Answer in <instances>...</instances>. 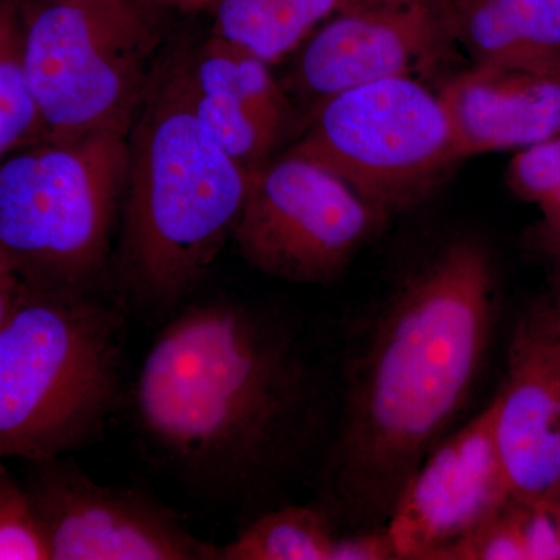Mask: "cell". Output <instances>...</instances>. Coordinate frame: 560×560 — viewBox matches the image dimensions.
I'll use <instances>...</instances> for the list:
<instances>
[{
  "instance_id": "19",
  "label": "cell",
  "mask_w": 560,
  "mask_h": 560,
  "mask_svg": "<svg viewBox=\"0 0 560 560\" xmlns=\"http://www.w3.org/2000/svg\"><path fill=\"white\" fill-rule=\"evenodd\" d=\"M506 178L512 191L539 206L550 228L560 232V135L518 150Z\"/></svg>"
},
{
  "instance_id": "21",
  "label": "cell",
  "mask_w": 560,
  "mask_h": 560,
  "mask_svg": "<svg viewBox=\"0 0 560 560\" xmlns=\"http://www.w3.org/2000/svg\"><path fill=\"white\" fill-rule=\"evenodd\" d=\"M396 547L388 529H371L352 536L337 537L330 560H397Z\"/></svg>"
},
{
  "instance_id": "7",
  "label": "cell",
  "mask_w": 560,
  "mask_h": 560,
  "mask_svg": "<svg viewBox=\"0 0 560 560\" xmlns=\"http://www.w3.org/2000/svg\"><path fill=\"white\" fill-rule=\"evenodd\" d=\"M289 153L345 180L383 223L422 201L463 161L440 94L416 77L372 81L323 98Z\"/></svg>"
},
{
  "instance_id": "2",
  "label": "cell",
  "mask_w": 560,
  "mask_h": 560,
  "mask_svg": "<svg viewBox=\"0 0 560 560\" xmlns=\"http://www.w3.org/2000/svg\"><path fill=\"white\" fill-rule=\"evenodd\" d=\"M482 246L456 241L390 298L350 375L326 492L353 522L388 521L411 475L466 404L492 324Z\"/></svg>"
},
{
  "instance_id": "15",
  "label": "cell",
  "mask_w": 560,
  "mask_h": 560,
  "mask_svg": "<svg viewBox=\"0 0 560 560\" xmlns=\"http://www.w3.org/2000/svg\"><path fill=\"white\" fill-rule=\"evenodd\" d=\"M452 24L475 65L560 66V0H452Z\"/></svg>"
},
{
  "instance_id": "13",
  "label": "cell",
  "mask_w": 560,
  "mask_h": 560,
  "mask_svg": "<svg viewBox=\"0 0 560 560\" xmlns=\"http://www.w3.org/2000/svg\"><path fill=\"white\" fill-rule=\"evenodd\" d=\"M183 70L202 130L249 175L261 167L289 117L270 65L213 36Z\"/></svg>"
},
{
  "instance_id": "14",
  "label": "cell",
  "mask_w": 560,
  "mask_h": 560,
  "mask_svg": "<svg viewBox=\"0 0 560 560\" xmlns=\"http://www.w3.org/2000/svg\"><path fill=\"white\" fill-rule=\"evenodd\" d=\"M490 404L492 436L512 497L548 501L560 490L558 386L545 364H530Z\"/></svg>"
},
{
  "instance_id": "4",
  "label": "cell",
  "mask_w": 560,
  "mask_h": 560,
  "mask_svg": "<svg viewBox=\"0 0 560 560\" xmlns=\"http://www.w3.org/2000/svg\"><path fill=\"white\" fill-rule=\"evenodd\" d=\"M124 330L92 293L22 285L0 326V460L61 458L97 440L119 397Z\"/></svg>"
},
{
  "instance_id": "3",
  "label": "cell",
  "mask_w": 560,
  "mask_h": 560,
  "mask_svg": "<svg viewBox=\"0 0 560 560\" xmlns=\"http://www.w3.org/2000/svg\"><path fill=\"white\" fill-rule=\"evenodd\" d=\"M248 184L249 173L202 130L176 70L130 142L119 271L135 307L162 318L186 304L232 238Z\"/></svg>"
},
{
  "instance_id": "10",
  "label": "cell",
  "mask_w": 560,
  "mask_h": 560,
  "mask_svg": "<svg viewBox=\"0 0 560 560\" xmlns=\"http://www.w3.org/2000/svg\"><path fill=\"white\" fill-rule=\"evenodd\" d=\"M452 40V0H359L313 33L291 80L323 101L372 81L416 77Z\"/></svg>"
},
{
  "instance_id": "8",
  "label": "cell",
  "mask_w": 560,
  "mask_h": 560,
  "mask_svg": "<svg viewBox=\"0 0 560 560\" xmlns=\"http://www.w3.org/2000/svg\"><path fill=\"white\" fill-rule=\"evenodd\" d=\"M382 224L345 180L287 153L250 173L232 238L243 259L264 275L323 285L345 271Z\"/></svg>"
},
{
  "instance_id": "11",
  "label": "cell",
  "mask_w": 560,
  "mask_h": 560,
  "mask_svg": "<svg viewBox=\"0 0 560 560\" xmlns=\"http://www.w3.org/2000/svg\"><path fill=\"white\" fill-rule=\"evenodd\" d=\"M492 436V410L434 445L401 490L388 529L400 560H438L510 503Z\"/></svg>"
},
{
  "instance_id": "22",
  "label": "cell",
  "mask_w": 560,
  "mask_h": 560,
  "mask_svg": "<svg viewBox=\"0 0 560 560\" xmlns=\"http://www.w3.org/2000/svg\"><path fill=\"white\" fill-rule=\"evenodd\" d=\"M24 283L10 267L9 260L0 253V326L13 311Z\"/></svg>"
},
{
  "instance_id": "5",
  "label": "cell",
  "mask_w": 560,
  "mask_h": 560,
  "mask_svg": "<svg viewBox=\"0 0 560 560\" xmlns=\"http://www.w3.org/2000/svg\"><path fill=\"white\" fill-rule=\"evenodd\" d=\"M128 132L40 140L0 162V253L24 285L95 289L127 189Z\"/></svg>"
},
{
  "instance_id": "1",
  "label": "cell",
  "mask_w": 560,
  "mask_h": 560,
  "mask_svg": "<svg viewBox=\"0 0 560 560\" xmlns=\"http://www.w3.org/2000/svg\"><path fill=\"white\" fill-rule=\"evenodd\" d=\"M151 458L197 499L245 504L307 455L319 390L282 316L217 298L180 305L153 341L132 388Z\"/></svg>"
},
{
  "instance_id": "20",
  "label": "cell",
  "mask_w": 560,
  "mask_h": 560,
  "mask_svg": "<svg viewBox=\"0 0 560 560\" xmlns=\"http://www.w3.org/2000/svg\"><path fill=\"white\" fill-rule=\"evenodd\" d=\"M0 560H51L49 541L24 485L0 460Z\"/></svg>"
},
{
  "instance_id": "18",
  "label": "cell",
  "mask_w": 560,
  "mask_h": 560,
  "mask_svg": "<svg viewBox=\"0 0 560 560\" xmlns=\"http://www.w3.org/2000/svg\"><path fill=\"white\" fill-rule=\"evenodd\" d=\"M22 28L16 0H0V162L39 131L22 57Z\"/></svg>"
},
{
  "instance_id": "17",
  "label": "cell",
  "mask_w": 560,
  "mask_h": 560,
  "mask_svg": "<svg viewBox=\"0 0 560 560\" xmlns=\"http://www.w3.org/2000/svg\"><path fill=\"white\" fill-rule=\"evenodd\" d=\"M337 537L326 511L285 504L261 512L220 555L221 560H330Z\"/></svg>"
},
{
  "instance_id": "24",
  "label": "cell",
  "mask_w": 560,
  "mask_h": 560,
  "mask_svg": "<svg viewBox=\"0 0 560 560\" xmlns=\"http://www.w3.org/2000/svg\"><path fill=\"white\" fill-rule=\"evenodd\" d=\"M556 386H558V441H559V463H560V372L555 374Z\"/></svg>"
},
{
  "instance_id": "16",
  "label": "cell",
  "mask_w": 560,
  "mask_h": 560,
  "mask_svg": "<svg viewBox=\"0 0 560 560\" xmlns=\"http://www.w3.org/2000/svg\"><path fill=\"white\" fill-rule=\"evenodd\" d=\"M359 0H215L213 36L275 65Z\"/></svg>"
},
{
  "instance_id": "12",
  "label": "cell",
  "mask_w": 560,
  "mask_h": 560,
  "mask_svg": "<svg viewBox=\"0 0 560 560\" xmlns=\"http://www.w3.org/2000/svg\"><path fill=\"white\" fill-rule=\"evenodd\" d=\"M460 160L560 135V66L482 62L440 92Z\"/></svg>"
},
{
  "instance_id": "6",
  "label": "cell",
  "mask_w": 560,
  "mask_h": 560,
  "mask_svg": "<svg viewBox=\"0 0 560 560\" xmlns=\"http://www.w3.org/2000/svg\"><path fill=\"white\" fill-rule=\"evenodd\" d=\"M22 25L40 140L130 131L153 47L132 0H38Z\"/></svg>"
},
{
  "instance_id": "9",
  "label": "cell",
  "mask_w": 560,
  "mask_h": 560,
  "mask_svg": "<svg viewBox=\"0 0 560 560\" xmlns=\"http://www.w3.org/2000/svg\"><path fill=\"white\" fill-rule=\"evenodd\" d=\"M31 464L24 488L51 560H221L153 497L101 485L68 456Z\"/></svg>"
},
{
  "instance_id": "23",
  "label": "cell",
  "mask_w": 560,
  "mask_h": 560,
  "mask_svg": "<svg viewBox=\"0 0 560 560\" xmlns=\"http://www.w3.org/2000/svg\"><path fill=\"white\" fill-rule=\"evenodd\" d=\"M168 2L183 9H206V7H212L215 0H168Z\"/></svg>"
}]
</instances>
